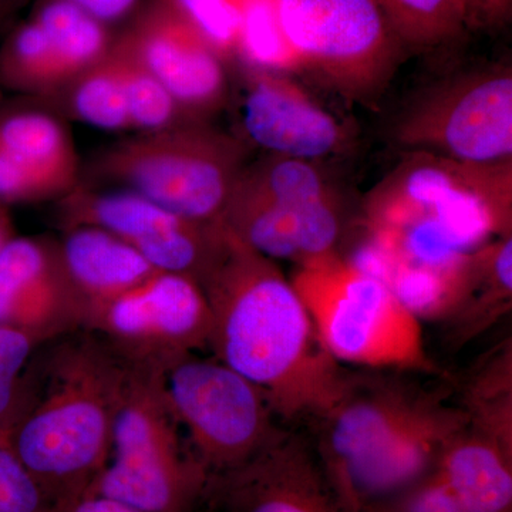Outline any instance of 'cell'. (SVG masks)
<instances>
[{
  "label": "cell",
  "instance_id": "obj_1",
  "mask_svg": "<svg viewBox=\"0 0 512 512\" xmlns=\"http://www.w3.org/2000/svg\"><path fill=\"white\" fill-rule=\"evenodd\" d=\"M198 285L211 309L212 356L258 387L275 416L318 420L339 402L355 375L322 345L276 261L227 229Z\"/></svg>",
  "mask_w": 512,
  "mask_h": 512
},
{
  "label": "cell",
  "instance_id": "obj_2",
  "mask_svg": "<svg viewBox=\"0 0 512 512\" xmlns=\"http://www.w3.org/2000/svg\"><path fill=\"white\" fill-rule=\"evenodd\" d=\"M46 345L26 370L12 446L53 507L86 493L106 466L128 365L90 330Z\"/></svg>",
  "mask_w": 512,
  "mask_h": 512
},
{
  "label": "cell",
  "instance_id": "obj_3",
  "mask_svg": "<svg viewBox=\"0 0 512 512\" xmlns=\"http://www.w3.org/2000/svg\"><path fill=\"white\" fill-rule=\"evenodd\" d=\"M366 234H399L441 255H467L512 237V160L467 163L407 156L367 195Z\"/></svg>",
  "mask_w": 512,
  "mask_h": 512
},
{
  "label": "cell",
  "instance_id": "obj_4",
  "mask_svg": "<svg viewBox=\"0 0 512 512\" xmlns=\"http://www.w3.org/2000/svg\"><path fill=\"white\" fill-rule=\"evenodd\" d=\"M330 356L349 365L441 375L421 322L382 279L340 252L296 265L291 276Z\"/></svg>",
  "mask_w": 512,
  "mask_h": 512
},
{
  "label": "cell",
  "instance_id": "obj_5",
  "mask_svg": "<svg viewBox=\"0 0 512 512\" xmlns=\"http://www.w3.org/2000/svg\"><path fill=\"white\" fill-rule=\"evenodd\" d=\"M249 147L208 121L137 133L99 151L87 173L198 222H221Z\"/></svg>",
  "mask_w": 512,
  "mask_h": 512
},
{
  "label": "cell",
  "instance_id": "obj_6",
  "mask_svg": "<svg viewBox=\"0 0 512 512\" xmlns=\"http://www.w3.org/2000/svg\"><path fill=\"white\" fill-rule=\"evenodd\" d=\"M180 429L165 393L164 372L128 365L109 458L84 494L146 512L197 510L208 473L184 443Z\"/></svg>",
  "mask_w": 512,
  "mask_h": 512
},
{
  "label": "cell",
  "instance_id": "obj_7",
  "mask_svg": "<svg viewBox=\"0 0 512 512\" xmlns=\"http://www.w3.org/2000/svg\"><path fill=\"white\" fill-rule=\"evenodd\" d=\"M279 25L302 69L350 99L382 92L404 43L375 0H275Z\"/></svg>",
  "mask_w": 512,
  "mask_h": 512
},
{
  "label": "cell",
  "instance_id": "obj_8",
  "mask_svg": "<svg viewBox=\"0 0 512 512\" xmlns=\"http://www.w3.org/2000/svg\"><path fill=\"white\" fill-rule=\"evenodd\" d=\"M164 387L208 477L245 463L278 430L265 394L214 356L175 363L164 373Z\"/></svg>",
  "mask_w": 512,
  "mask_h": 512
},
{
  "label": "cell",
  "instance_id": "obj_9",
  "mask_svg": "<svg viewBox=\"0 0 512 512\" xmlns=\"http://www.w3.org/2000/svg\"><path fill=\"white\" fill-rule=\"evenodd\" d=\"M393 140L467 163L512 160V72L498 66L430 87L399 114Z\"/></svg>",
  "mask_w": 512,
  "mask_h": 512
},
{
  "label": "cell",
  "instance_id": "obj_10",
  "mask_svg": "<svg viewBox=\"0 0 512 512\" xmlns=\"http://www.w3.org/2000/svg\"><path fill=\"white\" fill-rule=\"evenodd\" d=\"M211 329L210 305L197 281L157 272L101 309L86 330L127 365L165 373L185 357L210 350Z\"/></svg>",
  "mask_w": 512,
  "mask_h": 512
},
{
  "label": "cell",
  "instance_id": "obj_11",
  "mask_svg": "<svg viewBox=\"0 0 512 512\" xmlns=\"http://www.w3.org/2000/svg\"><path fill=\"white\" fill-rule=\"evenodd\" d=\"M64 229L93 227L120 238L157 269L200 281L224 247L221 222H198L164 210L136 192L100 191L80 183L56 201Z\"/></svg>",
  "mask_w": 512,
  "mask_h": 512
},
{
  "label": "cell",
  "instance_id": "obj_12",
  "mask_svg": "<svg viewBox=\"0 0 512 512\" xmlns=\"http://www.w3.org/2000/svg\"><path fill=\"white\" fill-rule=\"evenodd\" d=\"M205 512H343L315 447L292 431H275L238 467L208 477Z\"/></svg>",
  "mask_w": 512,
  "mask_h": 512
},
{
  "label": "cell",
  "instance_id": "obj_13",
  "mask_svg": "<svg viewBox=\"0 0 512 512\" xmlns=\"http://www.w3.org/2000/svg\"><path fill=\"white\" fill-rule=\"evenodd\" d=\"M117 39L192 119L208 121L227 104V63L161 0H143Z\"/></svg>",
  "mask_w": 512,
  "mask_h": 512
},
{
  "label": "cell",
  "instance_id": "obj_14",
  "mask_svg": "<svg viewBox=\"0 0 512 512\" xmlns=\"http://www.w3.org/2000/svg\"><path fill=\"white\" fill-rule=\"evenodd\" d=\"M0 104V201H57L82 181L66 121L39 101Z\"/></svg>",
  "mask_w": 512,
  "mask_h": 512
},
{
  "label": "cell",
  "instance_id": "obj_15",
  "mask_svg": "<svg viewBox=\"0 0 512 512\" xmlns=\"http://www.w3.org/2000/svg\"><path fill=\"white\" fill-rule=\"evenodd\" d=\"M434 396L402 379L353 376L339 402L318 419L313 444L333 493Z\"/></svg>",
  "mask_w": 512,
  "mask_h": 512
},
{
  "label": "cell",
  "instance_id": "obj_16",
  "mask_svg": "<svg viewBox=\"0 0 512 512\" xmlns=\"http://www.w3.org/2000/svg\"><path fill=\"white\" fill-rule=\"evenodd\" d=\"M0 326L43 346L86 330L87 311L64 272L57 239L18 237L0 251Z\"/></svg>",
  "mask_w": 512,
  "mask_h": 512
},
{
  "label": "cell",
  "instance_id": "obj_17",
  "mask_svg": "<svg viewBox=\"0 0 512 512\" xmlns=\"http://www.w3.org/2000/svg\"><path fill=\"white\" fill-rule=\"evenodd\" d=\"M242 128L269 154L316 161L349 146L340 121L315 103L288 74L244 69Z\"/></svg>",
  "mask_w": 512,
  "mask_h": 512
},
{
  "label": "cell",
  "instance_id": "obj_18",
  "mask_svg": "<svg viewBox=\"0 0 512 512\" xmlns=\"http://www.w3.org/2000/svg\"><path fill=\"white\" fill-rule=\"evenodd\" d=\"M466 429L463 410L436 394L335 491L343 512H363L429 476L451 440Z\"/></svg>",
  "mask_w": 512,
  "mask_h": 512
},
{
  "label": "cell",
  "instance_id": "obj_19",
  "mask_svg": "<svg viewBox=\"0 0 512 512\" xmlns=\"http://www.w3.org/2000/svg\"><path fill=\"white\" fill-rule=\"evenodd\" d=\"M221 224L266 258L301 265L339 252L342 202L338 197L309 204H276L232 194Z\"/></svg>",
  "mask_w": 512,
  "mask_h": 512
},
{
  "label": "cell",
  "instance_id": "obj_20",
  "mask_svg": "<svg viewBox=\"0 0 512 512\" xmlns=\"http://www.w3.org/2000/svg\"><path fill=\"white\" fill-rule=\"evenodd\" d=\"M57 242L64 272L86 308L87 326L101 309L158 272L136 249L103 229H64Z\"/></svg>",
  "mask_w": 512,
  "mask_h": 512
},
{
  "label": "cell",
  "instance_id": "obj_21",
  "mask_svg": "<svg viewBox=\"0 0 512 512\" xmlns=\"http://www.w3.org/2000/svg\"><path fill=\"white\" fill-rule=\"evenodd\" d=\"M463 512H512V457L466 429L437 466Z\"/></svg>",
  "mask_w": 512,
  "mask_h": 512
},
{
  "label": "cell",
  "instance_id": "obj_22",
  "mask_svg": "<svg viewBox=\"0 0 512 512\" xmlns=\"http://www.w3.org/2000/svg\"><path fill=\"white\" fill-rule=\"evenodd\" d=\"M512 308V237L497 238L473 254V275L463 301L444 320V339L453 349L493 328Z\"/></svg>",
  "mask_w": 512,
  "mask_h": 512
},
{
  "label": "cell",
  "instance_id": "obj_23",
  "mask_svg": "<svg viewBox=\"0 0 512 512\" xmlns=\"http://www.w3.org/2000/svg\"><path fill=\"white\" fill-rule=\"evenodd\" d=\"M460 407L467 429L512 457V342L485 353L461 383Z\"/></svg>",
  "mask_w": 512,
  "mask_h": 512
},
{
  "label": "cell",
  "instance_id": "obj_24",
  "mask_svg": "<svg viewBox=\"0 0 512 512\" xmlns=\"http://www.w3.org/2000/svg\"><path fill=\"white\" fill-rule=\"evenodd\" d=\"M72 79L45 30L32 18L2 37L0 87L25 99L42 100Z\"/></svg>",
  "mask_w": 512,
  "mask_h": 512
},
{
  "label": "cell",
  "instance_id": "obj_25",
  "mask_svg": "<svg viewBox=\"0 0 512 512\" xmlns=\"http://www.w3.org/2000/svg\"><path fill=\"white\" fill-rule=\"evenodd\" d=\"M36 101L63 119L82 121L101 130L133 131L126 93L111 49L99 63L72 77L49 97Z\"/></svg>",
  "mask_w": 512,
  "mask_h": 512
},
{
  "label": "cell",
  "instance_id": "obj_26",
  "mask_svg": "<svg viewBox=\"0 0 512 512\" xmlns=\"http://www.w3.org/2000/svg\"><path fill=\"white\" fill-rule=\"evenodd\" d=\"M232 194L276 204H309L339 197L315 161L276 154L245 165Z\"/></svg>",
  "mask_w": 512,
  "mask_h": 512
},
{
  "label": "cell",
  "instance_id": "obj_27",
  "mask_svg": "<svg viewBox=\"0 0 512 512\" xmlns=\"http://www.w3.org/2000/svg\"><path fill=\"white\" fill-rule=\"evenodd\" d=\"M29 18L45 30L72 77L104 59L116 37L110 26L66 0H37Z\"/></svg>",
  "mask_w": 512,
  "mask_h": 512
},
{
  "label": "cell",
  "instance_id": "obj_28",
  "mask_svg": "<svg viewBox=\"0 0 512 512\" xmlns=\"http://www.w3.org/2000/svg\"><path fill=\"white\" fill-rule=\"evenodd\" d=\"M111 55L119 67L133 131L150 133L197 123L117 36L111 46Z\"/></svg>",
  "mask_w": 512,
  "mask_h": 512
},
{
  "label": "cell",
  "instance_id": "obj_29",
  "mask_svg": "<svg viewBox=\"0 0 512 512\" xmlns=\"http://www.w3.org/2000/svg\"><path fill=\"white\" fill-rule=\"evenodd\" d=\"M404 46L429 49L467 29L463 0H375Z\"/></svg>",
  "mask_w": 512,
  "mask_h": 512
},
{
  "label": "cell",
  "instance_id": "obj_30",
  "mask_svg": "<svg viewBox=\"0 0 512 512\" xmlns=\"http://www.w3.org/2000/svg\"><path fill=\"white\" fill-rule=\"evenodd\" d=\"M237 60L244 69L285 74L302 70L298 56L282 33L275 0H245Z\"/></svg>",
  "mask_w": 512,
  "mask_h": 512
},
{
  "label": "cell",
  "instance_id": "obj_31",
  "mask_svg": "<svg viewBox=\"0 0 512 512\" xmlns=\"http://www.w3.org/2000/svg\"><path fill=\"white\" fill-rule=\"evenodd\" d=\"M183 16L225 63L237 60L245 0H161Z\"/></svg>",
  "mask_w": 512,
  "mask_h": 512
},
{
  "label": "cell",
  "instance_id": "obj_32",
  "mask_svg": "<svg viewBox=\"0 0 512 512\" xmlns=\"http://www.w3.org/2000/svg\"><path fill=\"white\" fill-rule=\"evenodd\" d=\"M13 413L0 421V512H46L47 504L12 446Z\"/></svg>",
  "mask_w": 512,
  "mask_h": 512
},
{
  "label": "cell",
  "instance_id": "obj_33",
  "mask_svg": "<svg viewBox=\"0 0 512 512\" xmlns=\"http://www.w3.org/2000/svg\"><path fill=\"white\" fill-rule=\"evenodd\" d=\"M40 346L25 330L0 326V421L18 406L26 370Z\"/></svg>",
  "mask_w": 512,
  "mask_h": 512
},
{
  "label": "cell",
  "instance_id": "obj_34",
  "mask_svg": "<svg viewBox=\"0 0 512 512\" xmlns=\"http://www.w3.org/2000/svg\"><path fill=\"white\" fill-rule=\"evenodd\" d=\"M363 512H463L444 483L439 471H433L406 490L370 505Z\"/></svg>",
  "mask_w": 512,
  "mask_h": 512
},
{
  "label": "cell",
  "instance_id": "obj_35",
  "mask_svg": "<svg viewBox=\"0 0 512 512\" xmlns=\"http://www.w3.org/2000/svg\"><path fill=\"white\" fill-rule=\"evenodd\" d=\"M467 28H500L510 22L512 0H463Z\"/></svg>",
  "mask_w": 512,
  "mask_h": 512
},
{
  "label": "cell",
  "instance_id": "obj_36",
  "mask_svg": "<svg viewBox=\"0 0 512 512\" xmlns=\"http://www.w3.org/2000/svg\"><path fill=\"white\" fill-rule=\"evenodd\" d=\"M66 2L86 10L111 28L116 23L130 19L143 0H66Z\"/></svg>",
  "mask_w": 512,
  "mask_h": 512
},
{
  "label": "cell",
  "instance_id": "obj_37",
  "mask_svg": "<svg viewBox=\"0 0 512 512\" xmlns=\"http://www.w3.org/2000/svg\"><path fill=\"white\" fill-rule=\"evenodd\" d=\"M46 512H146L137 510L131 505L101 497V495L83 494L66 503L53 505Z\"/></svg>",
  "mask_w": 512,
  "mask_h": 512
},
{
  "label": "cell",
  "instance_id": "obj_38",
  "mask_svg": "<svg viewBox=\"0 0 512 512\" xmlns=\"http://www.w3.org/2000/svg\"><path fill=\"white\" fill-rule=\"evenodd\" d=\"M29 3L30 0H0V37L20 22Z\"/></svg>",
  "mask_w": 512,
  "mask_h": 512
},
{
  "label": "cell",
  "instance_id": "obj_39",
  "mask_svg": "<svg viewBox=\"0 0 512 512\" xmlns=\"http://www.w3.org/2000/svg\"><path fill=\"white\" fill-rule=\"evenodd\" d=\"M15 222H13L12 208L0 201V251L16 237Z\"/></svg>",
  "mask_w": 512,
  "mask_h": 512
},
{
  "label": "cell",
  "instance_id": "obj_40",
  "mask_svg": "<svg viewBox=\"0 0 512 512\" xmlns=\"http://www.w3.org/2000/svg\"><path fill=\"white\" fill-rule=\"evenodd\" d=\"M3 101H5V97H3V90H2V87H0V104L3 103Z\"/></svg>",
  "mask_w": 512,
  "mask_h": 512
},
{
  "label": "cell",
  "instance_id": "obj_41",
  "mask_svg": "<svg viewBox=\"0 0 512 512\" xmlns=\"http://www.w3.org/2000/svg\"><path fill=\"white\" fill-rule=\"evenodd\" d=\"M192 512H201V511H198V508H197V510H195V511H192Z\"/></svg>",
  "mask_w": 512,
  "mask_h": 512
}]
</instances>
